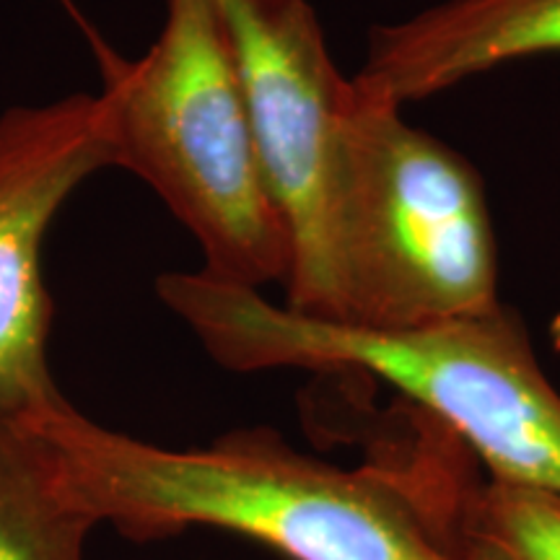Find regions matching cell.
Returning <instances> with one entry per match:
<instances>
[{
	"label": "cell",
	"mask_w": 560,
	"mask_h": 560,
	"mask_svg": "<svg viewBox=\"0 0 560 560\" xmlns=\"http://www.w3.org/2000/svg\"><path fill=\"white\" fill-rule=\"evenodd\" d=\"M542 55H560V0H441L374 26L353 81L405 107Z\"/></svg>",
	"instance_id": "7"
},
{
	"label": "cell",
	"mask_w": 560,
	"mask_h": 560,
	"mask_svg": "<svg viewBox=\"0 0 560 560\" xmlns=\"http://www.w3.org/2000/svg\"><path fill=\"white\" fill-rule=\"evenodd\" d=\"M240 60L252 130L289 240V310L346 322L342 115L348 75L310 0H219Z\"/></svg>",
	"instance_id": "5"
},
{
	"label": "cell",
	"mask_w": 560,
	"mask_h": 560,
	"mask_svg": "<svg viewBox=\"0 0 560 560\" xmlns=\"http://www.w3.org/2000/svg\"><path fill=\"white\" fill-rule=\"evenodd\" d=\"M24 425L62 493L136 542L208 527L289 560H457L446 501L465 444L423 412L416 439L359 467L310 457L265 425L170 450L100 425L68 400Z\"/></svg>",
	"instance_id": "1"
},
{
	"label": "cell",
	"mask_w": 560,
	"mask_h": 560,
	"mask_svg": "<svg viewBox=\"0 0 560 560\" xmlns=\"http://www.w3.org/2000/svg\"><path fill=\"white\" fill-rule=\"evenodd\" d=\"M94 527L62 493L37 436L0 418V560H86Z\"/></svg>",
	"instance_id": "8"
},
{
	"label": "cell",
	"mask_w": 560,
	"mask_h": 560,
	"mask_svg": "<svg viewBox=\"0 0 560 560\" xmlns=\"http://www.w3.org/2000/svg\"><path fill=\"white\" fill-rule=\"evenodd\" d=\"M459 462L446 501L457 560H560V493L475 472Z\"/></svg>",
	"instance_id": "9"
},
{
	"label": "cell",
	"mask_w": 560,
	"mask_h": 560,
	"mask_svg": "<svg viewBox=\"0 0 560 560\" xmlns=\"http://www.w3.org/2000/svg\"><path fill=\"white\" fill-rule=\"evenodd\" d=\"M109 166L100 94L0 115V418L26 423L66 402L47 359L52 296L42 247L70 195Z\"/></svg>",
	"instance_id": "6"
},
{
	"label": "cell",
	"mask_w": 560,
	"mask_h": 560,
	"mask_svg": "<svg viewBox=\"0 0 560 560\" xmlns=\"http://www.w3.org/2000/svg\"><path fill=\"white\" fill-rule=\"evenodd\" d=\"M342 151L340 325L395 330L499 310V242L470 161L353 79Z\"/></svg>",
	"instance_id": "4"
},
{
	"label": "cell",
	"mask_w": 560,
	"mask_h": 560,
	"mask_svg": "<svg viewBox=\"0 0 560 560\" xmlns=\"http://www.w3.org/2000/svg\"><path fill=\"white\" fill-rule=\"evenodd\" d=\"M156 293L223 369L376 376L454 433L490 478L560 493V392L509 306L382 330L306 317L202 270L166 272Z\"/></svg>",
	"instance_id": "2"
},
{
	"label": "cell",
	"mask_w": 560,
	"mask_h": 560,
	"mask_svg": "<svg viewBox=\"0 0 560 560\" xmlns=\"http://www.w3.org/2000/svg\"><path fill=\"white\" fill-rule=\"evenodd\" d=\"M115 166L145 182L202 252V272L260 291L283 283L289 240L265 179L240 60L219 0H166L149 52L94 37Z\"/></svg>",
	"instance_id": "3"
}]
</instances>
